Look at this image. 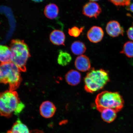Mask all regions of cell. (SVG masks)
Masks as SVG:
<instances>
[{
	"label": "cell",
	"mask_w": 133,
	"mask_h": 133,
	"mask_svg": "<svg viewBox=\"0 0 133 133\" xmlns=\"http://www.w3.org/2000/svg\"><path fill=\"white\" fill-rule=\"evenodd\" d=\"M21 71L12 62L0 64V84H8L9 90L15 91L22 81Z\"/></svg>",
	"instance_id": "cell-1"
},
{
	"label": "cell",
	"mask_w": 133,
	"mask_h": 133,
	"mask_svg": "<svg viewBox=\"0 0 133 133\" xmlns=\"http://www.w3.org/2000/svg\"><path fill=\"white\" fill-rule=\"evenodd\" d=\"M124 101L118 92L104 91L98 95L95 99L96 109L101 112L104 109H110L117 112L123 107Z\"/></svg>",
	"instance_id": "cell-2"
},
{
	"label": "cell",
	"mask_w": 133,
	"mask_h": 133,
	"mask_svg": "<svg viewBox=\"0 0 133 133\" xmlns=\"http://www.w3.org/2000/svg\"><path fill=\"white\" fill-rule=\"evenodd\" d=\"M109 81L107 71L102 69H91L84 78V89L87 92L92 94L102 89Z\"/></svg>",
	"instance_id": "cell-3"
},
{
	"label": "cell",
	"mask_w": 133,
	"mask_h": 133,
	"mask_svg": "<svg viewBox=\"0 0 133 133\" xmlns=\"http://www.w3.org/2000/svg\"><path fill=\"white\" fill-rule=\"evenodd\" d=\"M9 48L12 54V62L21 71L25 72L26 62L31 56L29 46L24 41L14 39L11 41Z\"/></svg>",
	"instance_id": "cell-4"
},
{
	"label": "cell",
	"mask_w": 133,
	"mask_h": 133,
	"mask_svg": "<svg viewBox=\"0 0 133 133\" xmlns=\"http://www.w3.org/2000/svg\"><path fill=\"white\" fill-rule=\"evenodd\" d=\"M21 102L15 91L9 90L0 93V116L10 118L16 115Z\"/></svg>",
	"instance_id": "cell-5"
},
{
	"label": "cell",
	"mask_w": 133,
	"mask_h": 133,
	"mask_svg": "<svg viewBox=\"0 0 133 133\" xmlns=\"http://www.w3.org/2000/svg\"><path fill=\"white\" fill-rule=\"evenodd\" d=\"M101 12L102 9L100 6L95 2H88L83 6V14L88 17L96 19Z\"/></svg>",
	"instance_id": "cell-6"
},
{
	"label": "cell",
	"mask_w": 133,
	"mask_h": 133,
	"mask_svg": "<svg viewBox=\"0 0 133 133\" xmlns=\"http://www.w3.org/2000/svg\"><path fill=\"white\" fill-rule=\"evenodd\" d=\"M106 32L109 35L112 37H118L120 35H123V28L118 21H112L109 22L106 25Z\"/></svg>",
	"instance_id": "cell-7"
},
{
	"label": "cell",
	"mask_w": 133,
	"mask_h": 133,
	"mask_svg": "<svg viewBox=\"0 0 133 133\" xmlns=\"http://www.w3.org/2000/svg\"><path fill=\"white\" fill-rule=\"evenodd\" d=\"M104 35V31L102 28L99 26H94L88 31L87 37L91 42L97 43L102 40Z\"/></svg>",
	"instance_id": "cell-8"
},
{
	"label": "cell",
	"mask_w": 133,
	"mask_h": 133,
	"mask_svg": "<svg viewBox=\"0 0 133 133\" xmlns=\"http://www.w3.org/2000/svg\"><path fill=\"white\" fill-rule=\"evenodd\" d=\"M56 108L52 102L46 101L42 103L39 108V112L42 116L50 118L52 117L55 113Z\"/></svg>",
	"instance_id": "cell-9"
},
{
	"label": "cell",
	"mask_w": 133,
	"mask_h": 133,
	"mask_svg": "<svg viewBox=\"0 0 133 133\" xmlns=\"http://www.w3.org/2000/svg\"><path fill=\"white\" fill-rule=\"evenodd\" d=\"M75 65L78 70L82 72L89 71L91 68V63L89 58L84 55L79 56L76 58Z\"/></svg>",
	"instance_id": "cell-10"
},
{
	"label": "cell",
	"mask_w": 133,
	"mask_h": 133,
	"mask_svg": "<svg viewBox=\"0 0 133 133\" xmlns=\"http://www.w3.org/2000/svg\"><path fill=\"white\" fill-rule=\"evenodd\" d=\"M50 41L56 45H65V36L63 31L58 30L53 31L50 35Z\"/></svg>",
	"instance_id": "cell-11"
},
{
	"label": "cell",
	"mask_w": 133,
	"mask_h": 133,
	"mask_svg": "<svg viewBox=\"0 0 133 133\" xmlns=\"http://www.w3.org/2000/svg\"><path fill=\"white\" fill-rule=\"evenodd\" d=\"M81 79V75L78 71L71 70L67 73L65 76V80L68 84L71 86H76L79 84Z\"/></svg>",
	"instance_id": "cell-12"
},
{
	"label": "cell",
	"mask_w": 133,
	"mask_h": 133,
	"mask_svg": "<svg viewBox=\"0 0 133 133\" xmlns=\"http://www.w3.org/2000/svg\"><path fill=\"white\" fill-rule=\"evenodd\" d=\"M12 54L9 47L0 45V62L6 63L12 62Z\"/></svg>",
	"instance_id": "cell-13"
},
{
	"label": "cell",
	"mask_w": 133,
	"mask_h": 133,
	"mask_svg": "<svg viewBox=\"0 0 133 133\" xmlns=\"http://www.w3.org/2000/svg\"><path fill=\"white\" fill-rule=\"evenodd\" d=\"M59 13V8L56 4H50L46 5L44 10L45 15L50 19H56Z\"/></svg>",
	"instance_id": "cell-14"
},
{
	"label": "cell",
	"mask_w": 133,
	"mask_h": 133,
	"mask_svg": "<svg viewBox=\"0 0 133 133\" xmlns=\"http://www.w3.org/2000/svg\"><path fill=\"white\" fill-rule=\"evenodd\" d=\"M101 117L103 120L108 123L112 122L115 120L117 112L114 110L110 109H106L101 112Z\"/></svg>",
	"instance_id": "cell-15"
},
{
	"label": "cell",
	"mask_w": 133,
	"mask_h": 133,
	"mask_svg": "<svg viewBox=\"0 0 133 133\" xmlns=\"http://www.w3.org/2000/svg\"><path fill=\"white\" fill-rule=\"evenodd\" d=\"M6 133H30V132L27 126L18 119Z\"/></svg>",
	"instance_id": "cell-16"
},
{
	"label": "cell",
	"mask_w": 133,
	"mask_h": 133,
	"mask_svg": "<svg viewBox=\"0 0 133 133\" xmlns=\"http://www.w3.org/2000/svg\"><path fill=\"white\" fill-rule=\"evenodd\" d=\"M71 49L73 54L81 56L85 52L86 48L84 43L79 41H74L71 44Z\"/></svg>",
	"instance_id": "cell-17"
},
{
	"label": "cell",
	"mask_w": 133,
	"mask_h": 133,
	"mask_svg": "<svg viewBox=\"0 0 133 133\" xmlns=\"http://www.w3.org/2000/svg\"><path fill=\"white\" fill-rule=\"evenodd\" d=\"M71 60L72 57L69 53L62 50L59 51L57 58V62L59 65L63 66L67 65Z\"/></svg>",
	"instance_id": "cell-18"
},
{
	"label": "cell",
	"mask_w": 133,
	"mask_h": 133,
	"mask_svg": "<svg viewBox=\"0 0 133 133\" xmlns=\"http://www.w3.org/2000/svg\"><path fill=\"white\" fill-rule=\"evenodd\" d=\"M121 53L128 57H133V42L128 41L125 43Z\"/></svg>",
	"instance_id": "cell-19"
},
{
	"label": "cell",
	"mask_w": 133,
	"mask_h": 133,
	"mask_svg": "<svg viewBox=\"0 0 133 133\" xmlns=\"http://www.w3.org/2000/svg\"><path fill=\"white\" fill-rule=\"evenodd\" d=\"M84 29V26L79 28L77 26H74L68 30V33L70 36L74 37H77L80 35Z\"/></svg>",
	"instance_id": "cell-20"
},
{
	"label": "cell",
	"mask_w": 133,
	"mask_h": 133,
	"mask_svg": "<svg viewBox=\"0 0 133 133\" xmlns=\"http://www.w3.org/2000/svg\"><path fill=\"white\" fill-rule=\"evenodd\" d=\"M113 4L117 6H129L130 4L131 0H109Z\"/></svg>",
	"instance_id": "cell-21"
},
{
	"label": "cell",
	"mask_w": 133,
	"mask_h": 133,
	"mask_svg": "<svg viewBox=\"0 0 133 133\" xmlns=\"http://www.w3.org/2000/svg\"><path fill=\"white\" fill-rule=\"evenodd\" d=\"M127 35L129 39L133 41V26L129 28L128 29Z\"/></svg>",
	"instance_id": "cell-22"
},
{
	"label": "cell",
	"mask_w": 133,
	"mask_h": 133,
	"mask_svg": "<svg viewBox=\"0 0 133 133\" xmlns=\"http://www.w3.org/2000/svg\"><path fill=\"white\" fill-rule=\"evenodd\" d=\"M126 9L130 11L133 12V3L130 4L129 6H127Z\"/></svg>",
	"instance_id": "cell-23"
},
{
	"label": "cell",
	"mask_w": 133,
	"mask_h": 133,
	"mask_svg": "<svg viewBox=\"0 0 133 133\" xmlns=\"http://www.w3.org/2000/svg\"><path fill=\"white\" fill-rule=\"evenodd\" d=\"M30 133H44L43 131L38 129L34 130L30 132Z\"/></svg>",
	"instance_id": "cell-24"
},
{
	"label": "cell",
	"mask_w": 133,
	"mask_h": 133,
	"mask_svg": "<svg viewBox=\"0 0 133 133\" xmlns=\"http://www.w3.org/2000/svg\"><path fill=\"white\" fill-rule=\"evenodd\" d=\"M32 1L36 2H40L44 1V0H32Z\"/></svg>",
	"instance_id": "cell-25"
},
{
	"label": "cell",
	"mask_w": 133,
	"mask_h": 133,
	"mask_svg": "<svg viewBox=\"0 0 133 133\" xmlns=\"http://www.w3.org/2000/svg\"><path fill=\"white\" fill-rule=\"evenodd\" d=\"M91 2H94L97 1H99V0H89Z\"/></svg>",
	"instance_id": "cell-26"
}]
</instances>
